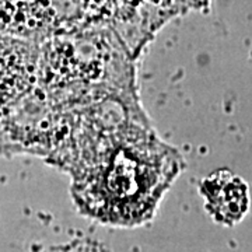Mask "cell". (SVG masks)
Here are the masks:
<instances>
[{
	"instance_id": "1",
	"label": "cell",
	"mask_w": 252,
	"mask_h": 252,
	"mask_svg": "<svg viewBox=\"0 0 252 252\" xmlns=\"http://www.w3.org/2000/svg\"><path fill=\"white\" fill-rule=\"evenodd\" d=\"M160 152V144L122 146L108 154L87 177L74 181L73 195L81 213L122 227L150 220L180 167L168 147Z\"/></svg>"
},
{
	"instance_id": "2",
	"label": "cell",
	"mask_w": 252,
	"mask_h": 252,
	"mask_svg": "<svg viewBox=\"0 0 252 252\" xmlns=\"http://www.w3.org/2000/svg\"><path fill=\"white\" fill-rule=\"evenodd\" d=\"M199 190L206 212L219 224H237L250 212V187L230 170H217L209 174L200 182Z\"/></svg>"
}]
</instances>
